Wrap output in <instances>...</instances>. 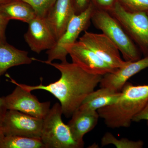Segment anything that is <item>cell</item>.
Wrapping results in <instances>:
<instances>
[{"label":"cell","instance_id":"obj_1","mask_svg":"<svg viewBox=\"0 0 148 148\" xmlns=\"http://www.w3.org/2000/svg\"><path fill=\"white\" fill-rule=\"evenodd\" d=\"M47 64L53 66L60 71L61 77L49 84L29 86L16 83L26 90H42L50 92L60 102L63 114L71 117L79 109L82 103L99 84L103 76L90 73L75 63L68 61L61 63H50Z\"/></svg>","mask_w":148,"mask_h":148},{"label":"cell","instance_id":"obj_2","mask_svg":"<svg viewBox=\"0 0 148 148\" xmlns=\"http://www.w3.org/2000/svg\"><path fill=\"white\" fill-rule=\"evenodd\" d=\"M148 103V84L134 86L127 82L113 104L97 110L100 118L111 128L128 127L132 119Z\"/></svg>","mask_w":148,"mask_h":148},{"label":"cell","instance_id":"obj_3","mask_svg":"<svg viewBox=\"0 0 148 148\" xmlns=\"http://www.w3.org/2000/svg\"><path fill=\"white\" fill-rule=\"evenodd\" d=\"M91 22L95 28L101 30L114 44L125 61H134L140 59V54L135 43L110 12L94 9Z\"/></svg>","mask_w":148,"mask_h":148},{"label":"cell","instance_id":"obj_4","mask_svg":"<svg viewBox=\"0 0 148 148\" xmlns=\"http://www.w3.org/2000/svg\"><path fill=\"white\" fill-rule=\"evenodd\" d=\"M60 103H56L43 119L41 140L45 148H81L62 119Z\"/></svg>","mask_w":148,"mask_h":148},{"label":"cell","instance_id":"obj_5","mask_svg":"<svg viewBox=\"0 0 148 148\" xmlns=\"http://www.w3.org/2000/svg\"><path fill=\"white\" fill-rule=\"evenodd\" d=\"M95 8L90 3L86 9L78 14H75L69 22L65 32L59 38L55 45L47 50L48 58L47 61H40L33 58L34 61L37 60L42 63L52 62L54 60H59L61 62L67 61L68 52L65 47L77 41L82 32L86 31L91 22V16Z\"/></svg>","mask_w":148,"mask_h":148},{"label":"cell","instance_id":"obj_6","mask_svg":"<svg viewBox=\"0 0 148 148\" xmlns=\"http://www.w3.org/2000/svg\"><path fill=\"white\" fill-rule=\"evenodd\" d=\"M121 25L132 41L148 56V15L145 12H130L119 3L109 12Z\"/></svg>","mask_w":148,"mask_h":148},{"label":"cell","instance_id":"obj_7","mask_svg":"<svg viewBox=\"0 0 148 148\" xmlns=\"http://www.w3.org/2000/svg\"><path fill=\"white\" fill-rule=\"evenodd\" d=\"M10 82L16 85L12 93L3 96L8 110L19 111L32 116L43 119L50 109V102L41 103L31 91L18 85L9 75H6Z\"/></svg>","mask_w":148,"mask_h":148},{"label":"cell","instance_id":"obj_8","mask_svg":"<svg viewBox=\"0 0 148 148\" xmlns=\"http://www.w3.org/2000/svg\"><path fill=\"white\" fill-rule=\"evenodd\" d=\"M43 119L8 110L2 124L5 136H20L41 139Z\"/></svg>","mask_w":148,"mask_h":148},{"label":"cell","instance_id":"obj_9","mask_svg":"<svg viewBox=\"0 0 148 148\" xmlns=\"http://www.w3.org/2000/svg\"><path fill=\"white\" fill-rule=\"evenodd\" d=\"M79 41L114 69H118L127 64V61L122 59L116 46L103 33L96 34L86 31Z\"/></svg>","mask_w":148,"mask_h":148},{"label":"cell","instance_id":"obj_10","mask_svg":"<svg viewBox=\"0 0 148 148\" xmlns=\"http://www.w3.org/2000/svg\"><path fill=\"white\" fill-rule=\"evenodd\" d=\"M65 49L73 63L90 73L103 76L116 69L111 67L79 40L66 46Z\"/></svg>","mask_w":148,"mask_h":148},{"label":"cell","instance_id":"obj_11","mask_svg":"<svg viewBox=\"0 0 148 148\" xmlns=\"http://www.w3.org/2000/svg\"><path fill=\"white\" fill-rule=\"evenodd\" d=\"M28 24L24 38L32 51L39 54L55 45L57 40L45 18L36 16Z\"/></svg>","mask_w":148,"mask_h":148},{"label":"cell","instance_id":"obj_12","mask_svg":"<svg viewBox=\"0 0 148 148\" xmlns=\"http://www.w3.org/2000/svg\"><path fill=\"white\" fill-rule=\"evenodd\" d=\"M148 68V56L137 61H127L125 66L103 75L100 87L120 92L130 78Z\"/></svg>","mask_w":148,"mask_h":148},{"label":"cell","instance_id":"obj_13","mask_svg":"<svg viewBox=\"0 0 148 148\" xmlns=\"http://www.w3.org/2000/svg\"><path fill=\"white\" fill-rule=\"evenodd\" d=\"M100 116L97 111L79 108L72 115L68 123L74 140L83 148L84 135L95 128Z\"/></svg>","mask_w":148,"mask_h":148},{"label":"cell","instance_id":"obj_14","mask_svg":"<svg viewBox=\"0 0 148 148\" xmlns=\"http://www.w3.org/2000/svg\"><path fill=\"white\" fill-rule=\"evenodd\" d=\"M75 14L72 0H56L45 18L58 40Z\"/></svg>","mask_w":148,"mask_h":148},{"label":"cell","instance_id":"obj_15","mask_svg":"<svg viewBox=\"0 0 148 148\" xmlns=\"http://www.w3.org/2000/svg\"><path fill=\"white\" fill-rule=\"evenodd\" d=\"M34 61L28 52L18 49L5 42H0V82L1 77L8 69L22 65H29Z\"/></svg>","mask_w":148,"mask_h":148},{"label":"cell","instance_id":"obj_16","mask_svg":"<svg viewBox=\"0 0 148 148\" xmlns=\"http://www.w3.org/2000/svg\"><path fill=\"white\" fill-rule=\"evenodd\" d=\"M121 94V91L117 92L108 88L101 87L88 95L79 108L97 111L99 109L113 104Z\"/></svg>","mask_w":148,"mask_h":148},{"label":"cell","instance_id":"obj_17","mask_svg":"<svg viewBox=\"0 0 148 148\" xmlns=\"http://www.w3.org/2000/svg\"><path fill=\"white\" fill-rule=\"evenodd\" d=\"M0 11L9 21L15 19L29 24L36 16L32 7L21 0H12L0 5Z\"/></svg>","mask_w":148,"mask_h":148},{"label":"cell","instance_id":"obj_18","mask_svg":"<svg viewBox=\"0 0 148 148\" xmlns=\"http://www.w3.org/2000/svg\"><path fill=\"white\" fill-rule=\"evenodd\" d=\"M0 148H45L40 139L20 136H4Z\"/></svg>","mask_w":148,"mask_h":148},{"label":"cell","instance_id":"obj_19","mask_svg":"<svg viewBox=\"0 0 148 148\" xmlns=\"http://www.w3.org/2000/svg\"><path fill=\"white\" fill-rule=\"evenodd\" d=\"M101 145H112L117 148H142L144 143L141 140L132 141L126 138L118 139L111 132L105 133L101 139Z\"/></svg>","mask_w":148,"mask_h":148},{"label":"cell","instance_id":"obj_20","mask_svg":"<svg viewBox=\"0 0 148 148\" xmlns=\"http://www.w3.org/2000/svg\"><path fill=\"white\" fill-rule=\"evenodd\" d=\"M32 7L37 17L45 18L56 0H21Z\"/></svg>","mask_w":148,"mask_h":148},{"label":"cell","instance_id":"obj_21","mask_svg":"<svg viewBox=\"0 0 148 148\" xmlns=\"http://www.w3.org/2000/svg\"><path fill=\"white\" fill-rule=\"evenodd\" d=\"M118 2L127 11L146 13L148 12V0H118Z\"/></svg>","mask_w":148,"mask_h":148},{"label":"cell","instance_id":"obj_22","mask_svg":"<svg viewBox=\"0 0 148 148\" xmlns=\"http://www.w3.org/2000/svg\"><path fill=\"white\" fill-rule=\"evenodd\" d=\"M94 5H92L97 9L109 12L112 10L118 0H92Z\"/></svg>","mask_w":148,"mask_h":148},{"label":"cell","instance_id":"obj_23","mask_svg":"<svg viewBox=\"0 0 148 148\" xmlns=\"http://www.w3.org/2000/svg\"><path fill=\"white\" fill-rule=\"evenodd\" d=\"M9 21L4 17L0 11V42H6V30Z\"/></svg>","mask_w":148,"mask_h":148},{"label":"cell","instance_id":"obj_24","mask_svg":"<svg viewBox=\"0 0 148 148\" xmlns=\"http://www.w3.org/2000/svg\"><path fill=\"white\" fill-rule=\"evenodd\" d=\"M75 14H78L84 11L90 3L88 0H72Z\"/></svg>","mask_w":148,"mask_h":148},{"label":"cell","instance_id":"obj_25","mask_svg":"<svg viewBox=\"0 0 148 148\" xmlns=\"http://www.w3.org/2000/svg\"><path fill=\"white\" fill-rule=\"evenodd\" d=\"M143 120L148 122V103L143 110L133 118L132 121L139 122Z\"/></svg>","mask_w":148,"mask_h":148},{"label":"cell","instance_id":"obj_26","mask_svg":"<svg viewBox=\"0 0 148 148\" xmlns=\"http://www.w3.org/2000/svg\"><path fill=\"white\" fill-rule=\"evenodd\" d=\"M7 111L3 97H0V123L2 122Z\"/></svg>","mask_w":148,"mask_h":148},{"label":"cell","instance_id":"obj_27","mask_svg":"<svg viewBox=\"0 0 148 148\" xmlns=\"http://www.w3.org/2000/svg\"><path fill=\"white\" fill-rule=\"evenodd\" d=\"M4 136V133L3 130L1 123H0V140H1L2 138Z\"/></svg>","mask_w":148,"mask_h":148},{"label":"cell","instance_id":"obj_28","mask_svg":"<svg viewBox=\"0 0 148 148\" xmlns=\"http://www.w3.org/2000/svg\"><path fill=\"white\" fill-rule=\"evenodd\" d=\"M12 0H0V5L9 2Z\"/></svg>","mask_w":148,"mask_h":148},{"label":"cell","instance_id":"obj_29","mask_svg":"<svg viewBox=\"0 0 148 148\" xmlns=\"http://www.w3.org/2000/svg\"><path fill=\"white\" fill-rule=\"evenodd\" d=\"M147 15H148V12H147Z\"/></svg>","mask_w":148,"mask_h":148}]
</instances>
